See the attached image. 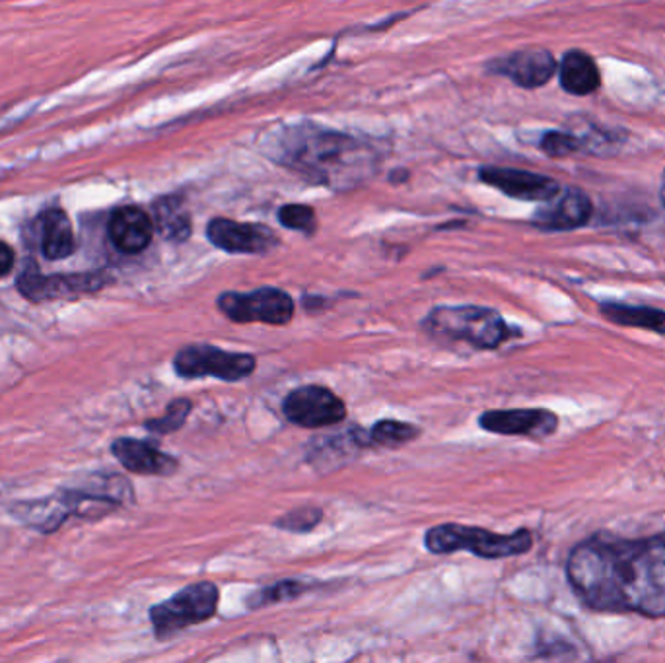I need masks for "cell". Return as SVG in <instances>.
<instances>
[{"mask_svg": "<svg viewBox=\"0 0 665 663\" xmlns=\"http://www.w3.org/2000/svg\"><path fill=\"white\" fill-rule=\"evenodd\" d=\"M567 578L593 611L664 619L665 532L642 539L596 533L570 553Z\"/></svg>", "mask_w": 665, "mask_h": 663, "instance_id": "obj_1", "label": "cell"}, {"mask_svg": "<svg viewBox=\"0 0 665 663\" xmlns=\"http://www.w3.org/2000/svg\"><path fill=\"white\" fill-rule=\"evenodd\" d=\"M267 147L275 162L328 188L358 185L378 164V154L362 140L313 125L287 127Z\"/></svg>", "mask_w": 665, "mask_h": 663, "instance_id": "obj_2", "label": "cell"}, {"mask_svg": "<svg viewBox=\"0 0 665 663\" xmlns=\"http://www.w3.org/2000/svg\"><path fill=\"white\" fill-rule=\"evenodd\" d=\"M422 325L432 336L468 343L481 351H493L522 335V331L510 328L498 311L481 306H438Z\"/></svg>", "mask_w": 665, "mask_h": 663, "instance_id": "obj_3", "label": "cell"}, {"mask_svg": "<svg viewBox=\"0 0 665 663\" xmlns=\"http://www.w3.org/2000/svg\"><path fill=\"white\" fill-rule=\"evenodd\" d=\"M425 547L435 555L468 550L481 558H506L524 555L534 547V535L527 530L502 535L483 527L461 524L436 525L425 535Z\"/></svg>", "mask_w": 665, "mask_h": 663, "instance_id": "obj_4", "label": "cell"}, {"mask_svg": "<svg viewBox=\"0 0 665 663\" xmlns=\"http://www.w3.org/2000/svg\"><path fill=\"white\" fill-rule=\"evenodd\" d=\"M221 591L213 581H199L150 609V621L160 640L170 639L187 627L211 621L218 609Z\"/></svg>", "mask_w": 665, "mask_h": 663, "instance_id": "obj_5", "label": "cell"}, {"mask_svg": "<svg viewBox=\"0 0 665 663\" xmlns=\"http://www.w3.org/2000/svg\"><path fill=\"white\" fill-rule=\"evenodd\" d=\"M257 361L251 354L228 353L213 344H190L178 351L173 370L185 379L216 377L222 382H239L251 376Z\"/></svg>", "mask_w": 665, "mask_h": 663, "instance_id": "obj_6", "label": "cell"}, {"mask_svg": "<svg viewBox=\"0 0 665 663\" xmlns=\"http://www.w3.org/2000/svg\"><path fill=\"white\" fill-rule=\"evenodd\" d=\"M218 308L236 323L287 325L294 318L292 298L279 288H259L247 295L226 292L218 296Z\"/></svg>", "mask_w": 665, "mask_h": 663, "instance_id": "obj_7", "label": "cell"}, {"mask_svg": "<svg viewBox=\"0 0 665 663\" xmlns=\"http://www.w3.org/2000/svg\"><path fill=\"white\" fill-rule=\"evenodd\" d=\"M282 413L292 425L328 428L345 420L346 407L328 387L302 385L285 397Z\"/></svg>", "mask_w": 665, "mask_h": 663, "instance_id": "obj_8", "label": "cell"}, {"mask_svg": "<svg viewBox=\"0 0 665 663\" xmlns=\"http://www.w3.org/2000/svg\"><path fill=\"white\" fill-rule=\"evenodd\" d=\"M106 285L99 275H55L43 277L35 265H28L18 279L20 292L33 302L43 300H63L74 296L90 295Z\"/></svg>", "mask_w": 665, "mask_h": 663, "instance_id": "obj_9", "label": "cell"}, {"mask_svg": "<svg viewBox=\"0 0 665 663\" xmlns=\"http://www.w3.org/2000/svg\"><path fill=\"white\" fill-rule=\"evenodd\" d=\"M206 238L226 254H267L279 244L272 229L228 218H214L206 226Z\"/></svg>", "mask_w": 665, "mask_h": 663, "instance_id": "obj_10", "label": "cell"}, {"mask_svg": "<svg viewBox=\"0 0 665 663\" xmlns=\"http://www.w3.org/2000/svg\"><path fill=\"white\" fill-rule=\"evenodd\" d=\"M479 426L491 435L545 438L557 432L559 417L547 409L486 410Z\"/></svg>", "mask_w": 665, "mask_h": 663, "instance_id": "obj_11", "label": "cell"}, {"mask_svg": "<svg viewBox=\"0 0 665 663\" xmlns=\"http://www.w3.org/2000/svg\"><path fill=\"white\" fill-rule=\"evenodd\" d=\"M593 205L582 189H560L555 197L535 213L534 224L545 232H568L578 229L590 222Z\"/></svg>", "mask_w": 665, "mask_h": 663, "instance_id": "obj_12", "label": "cell"}, {"mask_svg": "<svg viewBox=\"0 0 665 663\" xmlns=\"http://www.w3.org/2000/svg\"><path fill=\"white\" fill-rule=\"evenodd\" d=\"M481 180L502 191L504 195L519 201L545 203L555 197L560 191L559 181L541 175V173L526 172L516 168H481Z\"/></svg>", "mask_w": 665, "mask_h": 663, "instance_id": "obj_13", "label": "cell"}, {"mask_svg": "<svg viewBox=\"0 0 665 663\" xmlns=\"http://www.w3.org/2000/svg\"><path fill=\"white\" fill-rule=\"evenodd\" d=\"M557 61L547 50H522L491 63V71L522 88H541L557 74Z\"/></svg>", "mask_w": 665, "mask_h": 663, "instance_id": "obj_14", "label": "cell"}, {"mask_svg": "<svg viewBox=\"0 0 665 663\" xmlns=\"http://www.w3.org/2000/svg\"><path fill=\"white\" fill-rule=\"evenodd\" d=\"M111 451L125 469L137 475L168 477L178 469V459L158 450L152 443L135 438H119L111 446Z\"/></svg>", "mask_w": 665, "mask_h": 663, "instance_id": "obj_15", "label": "cell"}, {"mask_svg": "<svg viewBox=\"0 0 665 663\" xmlns=\"http://www.w3.org/2000/svg\"><path fill=\"white\" fill-rule=\"evenodd\" d=\"M154 222L142 208L124 206L117 208L109 218V238L114 246L124 254H140L144 252L152 236H154Z\"/></svg>", "mask_w": 665, "mask_h": 663, "instance_id": "obj_16", "label": "cell"}, {"mask_svg": "<svg viewBox=\"0 0 665 663\" xmlns=\"http://www.w3.org/2000/svg\"><path fill=\"white\" fill-rule=\"evenodd\" d=\"M559 83L572 96H591L600 90L601 73L598 63L586 51L570 50L560 58Z\"/></svg>", "mask_w": 665, "mask_h": 663, "instance_id": "obj_17", "label": "cell"}, {"mask_svg": "<svg viewBox=\"0 0 665 663\" xmlns=\"http://www.w3.org/2000/svg\"><path fill=\"white\" fill-rule=\"evenodd\" d=\"M40 244L45 259L58 261L74 252V234L71 221L63 211H47L40 218Z\"/></svg>", "mask_w": 665, "mask_h": 663, "instance_id": "obj_18", "label": "cell"}, {"mask_svg": "<svg viewBox=\"0 0 665 663\" xmlns=\"http://www.w3.org/2000/svg\"><path fill=\"white\" fill-rule=\"evenodd\" d=\"M601 316L621 328L646 329L665 336V311L650 306H629V303H600Z\"/></svg>", "mask_w": 665, "mask_h": 663, "instance_id": "obj_19", "label": "cell"}, {"mask_svg": "<svg viewBox=\"0 0 665 663\" xmlns=\"http://www.w3.org/2000/svg\"><path fill=\"white\" fill-rule=\"evenodd\" d=\"M154 226L165 239L183 242L190 238L191 221L190 214L181 205L178 197H168L158 201L154 206Z\"/></svg>", "mask_w": 665, "mask_h": 663, "instance_id": "obj_20", "label": "cell"}, {"mask_svg": "<svg viewBox=\"0 0 665 663\" xmlns=\"http://www.w3.org/2000/svg\"><path fill=\"white\" fill-rule=\"evenodd\" d=\"M572 132H575L576 137L582 142V150L596 152V154H608L613 148L623 145L621 132L603 129L601 125L591 121L588 117H582L580 129H578V131L572 129Z\"/></svg>", "mask_w": 665, "mask_h": 663, "instance_id": "obj_21", "label": "cell"}, {"mask_svg": "<svg viewBox=\"0 0 665 663\" xmlns=\"http://www.w3.org/2000/svg\"><path fill=\"white\" fill-rule=\"evenodd\" d=\"M419 426L401 423V420H379L368 430L369 443L376 446H401V443L411 442L415 438H419Z\"/></svg>", "mask_w": 665, "mask_h": 663, "instance_id": "obj_22", "label": "cell"}, {"mask_svg": "<svg viewBox=\"0 0 665 663\" xmlns=\"http://www.w3.org/2000/svg\"><path fill=\"white\" fill-rule=\"evenodd\" d=\"M191 409H193V405H191L190 399H175V402L168 405L164 417L148 420L144 426H147V430L157 432V435H172L185 425Z\"/></svg>", "mask_w": 665, "mask_h": 663, "instance_id": "obj_23", "label": "cell"}, {"mask_svg": "<svg viewBox=\"0 0 665 663\" xmlns=\"http://www.w3.org/2000/svg\"><path fill=\"white\" fill-rule=\"evenodd\" d=\"M541 150L549 158H567L582 150V142L572 131H547L543 135Z\"/></svg>", "mask_w": 665, "mask_h": 663, "instance_id": "obj_24", "label": "cell"}, {"mask_svg": "<svg viewBox=\"0 0 665 663\" xmlns=\"http://www.w3.org/2000/svg\"><path fill=\"white\" fill-rule=\"evenodd\" d=\"M279 221L282 226L304 234H313L318 228V218L312 206L285 205L279 211Z\"/></svg>", "mask_w": 665, "mask_h": 663, "instance_id": "obj_25", "label": "cell"}, {"mask_svg": "<svg viewBox=\"0 0 665 663\" xmlns=\"http://www.w3.org/2000/svg\"><path fill=\"white\" fill-rule=\"evenodd\" d=\"M323 512L320 509H296L275 522V527L292 533L312 532L320 524Z\"/></svg>", "mask_w": 665, "mask_h": 663, "instance_id": "obj_26", "label": "cell"}, {"mask_svg": "<svg viewBox=\"0 0 665 663\" xmlns=\"http://www.w3.org/2000/svg\"><path fill=\"white\" fill-rule=\"evenodd\" d=\"M304 590L305 586L302 581H279V584H275L271 588H265V590L259 591V594H255L254 598L249 599V606H269V603H277V601L296 598V596H300Z\"/></svg>", "mask_w": 665, "mask_h": 663, "instance_id": "obj_27", "label": "cell"}, {"mask_svg": "<svg viewBox=\"0 0 665 663\" xmlns=\"http://www.w3.org/2000/svg\"><path fill=\"white\" fill-rule=\"evenodd\" d=\"M14 267V252L9 244L0 242V277H7Z\"/></svg>", "mask_w": 665, "mask_h": 663, "instance_id": "obj_28", "label": "cell"}, {"mask_svg": "<svg viewBox=\"0 0 665 663\" xmlns=\"http://www.w3.org/2000/svg\"><path fill=\"white\" fill-rule=\"evenodd\" d=\"M659 199H662V203L665 206V170L664 175H662V188H659Z\"/></svg>", "mask_w": 665, "mask_h": 663, "instance_id": "obj_29", "label": "cell"}]
</instances>
